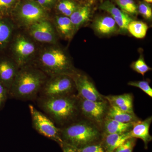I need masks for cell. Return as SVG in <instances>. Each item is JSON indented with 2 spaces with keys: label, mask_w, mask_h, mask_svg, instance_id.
<instances>
[{
  "label": "cell",
  "mask_w": 152,
  "mask_h": 152,
  "mask_svg": "<svg viewBox=\"0 0 152 152\" xmlns=\"http://www.w3.org/2000/svg\"><path fill=\"white\" fill-rule=\"evenodd\" d=\"M38 105L55 124L60 128L75 121L80 113L78 98L74 94L40 96L38 99Z\"/></svg>",
  "instance_id": "1"
},
{
  "label": "cell",
  "mask_w": 152,
  "mask_h": 152,
  "mask_svg": "<svg viewBox=\"0 0 152 152\" xmlns=\"http://www.w3.org/2000/svg\"><path fill=\"white\" fill-rule=\"evenodd\" d=\"M48 76L39 68L27 65L20 68L9 94L21 100H32L39 94Z\"/></svg>",
  "instance_id": "2"
},
{
  "label": "cell",
  "mask_w": 152,
  "mask_h": 152,
  "mask_svg": "<svg viewBox=\"0 0 152 152\" xmlns=\"http://www.w3.org/2000/svg\"><path fill=\"white\" fill-rule=\"evenodd\" d=\"M59 129L63 142L78 149L96 143L102 135L99 126L87 120L75 121Z\"/></svg>",
  "instance_id": "3"
},
{
  "label": "cell",
  "mask_w": 152,
  "mask_h": 152,
  "mask_svg": "<svg viewBox=\"0 0 152 152\" xmlns=\"http://www.w3.org/2000/svg\"><path fill=\"white\" fill-rule=\"evenodd\" d=\"M39 68L49 77L60 75L72 76L77 71L69 54L57 46L44 49L39 58Z\"/></svg>",
  "instance_id": "4"
},
{
  "label": "cell",
  "mask_w": 152,
  "mask_h": 152,
  "mask_svg": "<svg viewBox=\"0 0 152 152\" xmlns=\"http://www.w3.org/2000/svg\"><path fill=\"white\" fill-rule=\"evenodd\" d=\"M12 15L20 24L28 27L48 19V16L46 10L36 0H20Z\"/></svg>",
  "instance_id": "5"
},
{
  "label": "cell",
  "mask_w": 152,
  "mask_h": 152,
  "mask_svg": "<svg viewBox=\"0 0 152 152\" xmlns=\"http://www.w3.org/2000/svg\"><path fill=\"white\" fill-rule=\"evenodd\" d=\"M76 91L72 76L60 75L49 77L39 93L40 96L55 97L73 95Z\"/></svg>",
  "instance_id": "6"
},
{
  "label": "cell",
  "mask_w": 152,
  "mask_h": 152,
  "mask_svg": "<svg viewBox=\"0 0 152 152\" xmlns=\"http://www.w3.org/2000/svg\"><path fill=\"white\" fill-rule=\"evenodd\" d=\"M29 109L34 129L39 134L55 141L59 145L62 143L59 128L57 127L54 122L32 105H29Z\"/></svg>",
  "instance_id": "7"
},
{
  "label": "cell",
  "mask_w": 152,
  "mask_h": 152,
  "mask_svg": "<svg viewBox=\"0 0 152 152\" xmlns=\"http://www.w3.org/2000/svg\"><path fill=\"white\" fill-rule=\"evenodd\" d=\"M78 104L80 113L87 120L98 126L102 125L109 107L107 101H93L78 98Z\"/></svg>",
  "instance_id": "8"
},
{
  "label": "cell",
  "mask_w": 152,
  "mask_h": 152,
  "mask_svg": "<svg viewBox=\"0 0 152 152\" xmlns=\"http://www.w3.org/2000/svg\"><path fill=\"white\" fill-rule=\"evenodd\" d=\"M36 51L35 45L23 35L17 36L12 45L15 62L19 68L27 65Z\"/></svg>",
  "instance_id": "9"
},
{
  "label": "cell",
  "mask_w": 152,
  "mask_h": 152,
  "mask_svg": "<svg viewBox=\"0 0 152 152\" xmlns=\"http://www.w3.org/2000/svg\"><path fill=\"white\" fill-rule=\"evenodd\" d=\"M72 77L77 92L78 97L93 101L104 100L103 96L99 93L93 82L86 75L77 71Z\"/></svg>",
  "instance_id": "10"
},
{
  "label": "cell",
  "mask_w": 152,
  "mask_h": 152,
  "mask_svg": "<svg viewBox=\"0 0 152 152\" xmlns=\"http://www.w3.org/2000/svg\"><path fill=\"white\" fill-rule=\"evenodd\" d=\"M28 28L30 35L36 41L53 45L56 43L55 28L48 19L37 22Z\"/></svg>",
  "instance_id": "11"
},
{
  "label": "cell",
  "mask_w": 152,
  "mask_h": 152,
  "mask_svg": "<svg viewBox=\"0 0 152 152\" xmlns=\"http://www.w3.org/2000/svg\"><path fill=\"white\" fill-rule=\"evenodd\" d=\"M96 2H87L79 4L77 7L69 17L73 26L75 33L91 20Z\"/></svg>",
  "instance_id": "12"
},
{
  "label": "cell",
  "mask_w": 152,
  "mask_h": 152,
  "mask_svg": "<svg viewBox=\"0 0 152 152\" xmlns=\"http://www.w3.org/2000/svg\"><path fill=\"white\" fill-rule=\"evenodd\" d=\"M92 27L95 33L101 37L113 35L119 32V28L110 15H102L95 18Z\"/></svg>",
  "instance_id": "13"
},
{
  "label": "cell",
  "mask_w": 152,
  "mask_h": 152,
  "mask_svg": "<svg viewBox=\"0 0 152 152\" xmlns=\"http://www.w3.org/2000/svg\"><path fill=\"white\" fill-rule=\"evenodd\" d=\"M19 69L15 61L7 58L0 59V82L9 92Z\"/></svg>",
  "instance_id": "14"
},
{
  "label": "cell",
  "mask_w": 152,
  "mask_h": 152,
  "mask_svg": "<svg viewBox=\"0 0 152 152\" xmlns=\"http://www.w3.org/2000/svg\"><path fill=\"white\" fill-rule=\"evenodd\" d=\"M152 121V116H151L144 121L139 120L132 123V128L129 132L131 137L141 139L145 146H147L148 143L152 140V137L149 133Z\"/></svg>",
  "instance_id": "15"
},
{
  "label": "cell",
  "mask_w": 152,
  "mask_h": 152,
  "mask_svg": "<svg viewBox=\"0 0 152 152\" xmlns=\"http://www.w3.org/2000/svg\"><path fill=\"white\" fill-rule=\"evenodd\" d=\"M54 22L58 34L66 40H71L75 33L69 17L60 14L55 17Z\"/></svg>",
  "instance_id": "16"
},
{
  "label": "cell",
  "mask_w": 152,
  "mask_h": 152,
  "mask_svg": "<svg viewBox=\"0 0 152 152\" xmlns=\"http://www.w3.org/2000/svg\"><path fill=\"white\" fill-rule=\"evenodd\" d=\"M104 135L123 134L129 132L132 128V123H124L105 118L102 125Z\"/></svg>",
  "instance_id": "17"
},
{
  "label": "cell",
  "mask_w": 152,
  "mask_h": 152,
  "mask_svg": "<svg viewBox=\"0 0 152 152\" xmlns=\"http://www.w3.org/2000/svg\"><path fill=\"white\" fill-rule=\"evenodd\" d=\"M129 132L123 134H113L104 135L103 147L105 152H113L128 139L131 138Z\"/></svg>",
  "instance_id": "18"
},
{
  "label": "cell",
  "mask_w": 152,
  "mask_h": 152,
  "mask_svg": "<svg viewBox=\"0 0 152 152\" xmlns=\"http://www.w3.org/2000/svg\"><path fill=\"white\" fill-rule=\"evenodd\" d=\"M106 118L124 123H133L139 120L134 113H126L112 105L109 106Z\"/></svg>",
  "instance_id": "19"
},
{
  "label": "cell",
  "mask_w": 152,
  "mask_h": 152,
  "mask_svg": "<svg viewBox=\"0 0 152 152\" xmlns=\"http://www.w3.org/2000/svg\"><path fill=\"white\" fill-rule=\"evenodd\" d=\"M13 26L7 18L0 17V50L4 49L10 41Z\"/></svg>",
  "instance_id": "20"
},
{
  "label": "cell",
  "mask_w": 152,
  "mask_h": 152,
  "mask_svg": "<svg viewBox=\"0 0 152 152\" xmlns=\"http://www.w3.org/2000/svg\"><path fill=\"white\" fill-rule=\"evenodd\" d=\"M148 29V26L146 23L134 20L128 25L127 31L134 37L141 39L146 37Z\"/></svg>",
  "instance_id": "21"
},
{
  "label": "cell",
  "mask_w": 152,
  "mask_h": 152,
  "mask_svg": "<svg viewBox=\"0 0 152 152\" xmlns=\"http://www.w3.org/2000/svg\"><path fill=\"white\" fill-rule=\"evenodd\" d=\"M99 8L100 10L108 13L114 19L121 18L130 15L117 7L113 2L110 0L102 1L100 4Z\"/></svg>",
  "instance_id": "22"
},
{
  "label": "cell",
  "mask_w": 152,
  "mask_h": 152,
  "mask_svg": "<svg viewBox=\"0 0 152 152\" xmlns=\"http://www.w3.org/2000/svg\"><path fill=\"white\" fill-rule=\"evenodd\" d=\"M78 5L75 0H58L55 6L60 15L70 17Z\"/></svg>",
  "instance_id": "23"
},
{
  "label": "cell",
  "mask_w": 152,
  "mask_h": 152,
  "mask_svg": "<svg viewBox=\"0 0 152 152\" xmlns=\"http://www.w3.org/2000/svg\"><path fill=\"white\" fill-rule=\"evenodd\" d=\"M104 99L107 101L110 105L115 106L118 108L121 107L129 102H133V95L131 94L107 96Z\"/></svg>",
  "instance_id": "24"
},
{
  "label": "cell",
  "mask_w": 152,
  "mask_h": 152,
  "mask_svg": "<svg viewBox=\"0 0 152 152\" xmlns=\"http://www.w3.org/2000/svg\"><path fill=\"white\" fill-rule=\"evenodd\" d=\"M120 9L134 18L137 15V5L134 0H113Z\"/></svg>",
  "instance_id": "25"
},
{
  "label": "cell",
  "mask_w": 152,
  "mask_h": 152,
  "mask_svg": "<svg viewBox=\"0 0 152 152\" xmlns=\"http://www.w3.org/2000/svg\"><path fill=\"white\" fill-rule=\"evenodd\" d=\"M20 0H0V17L11 15Z\"/></svg>",
  "instance_id": "26"
},
{
  "label": "cell",
  "mask_w": 152,
  "mask_h": 152,
  "mask_svg": "<svg viewBox=\"0 0 152 152\" xmlns=\"http://www.w3.org/2000/svg\"><path fill=\"white\" fill-rule=\"evenodd\" d=\"M131 67L135 72L141 74L143 76L149 71L151 70V68L145 62L142 55H140L137 60L133 62L131 65Z\"/></svg>",
  "instance_id": "27"
},
{
  "label": "cell",
  "mask_w": 152,
  "mask_h": 152,
  "mask_svg": "<svg viewBox=\"0 0 152 152\" xmlns=\"http://www.w3.org/2000/svg\"><path fill=\"white\" fill-rule=\"evenodd\" d=\"M137 10L138 14L145 20L150 21H152V8L151 4L144 1H140L137 5Z\"/></svg>",
  "instance_id": "28"
},
{
  "label": "cell",
  "mask_w": 152,
  "mask_h": 152,
  "mask_svg": "<svg viewBox=\"0 0 152 152\" xmlns=\"http://www.w3.org/2000/svg\"><path fill=\"white\" fill-rule=\"evenodd\" d=\"M128 85L132 86L137 87L141 89L148 96L152 97V89L150 86L149 83L148 81H130L128 83Z\"/></svg>",
  "instance_id": "29"
},
{
  "label": "cell",
  "mask_w": 152,
  "mask_h": 152,
  "mask_svg": "<svg viewBox=\"0 0 152 152\" xmlns=\"http://www.w3.org/2000/svg\"><path fill=\"white\" fill-rule=\"evenodd\" d=\"M136 142V138H130L116 149L113 152H132Z\"/></svg>",
  "instance_id": "30"
},
{
  "label": "cell",
  "mask_w": 152,
  "mask_h": 152,
  "mask_svg": "<svg viewBox=\"0 0 152 152\" xmlns=\"http://www.w3.org/2000/svg\"><path fill=\"white\" fill-rule=\"evenodd\" d=\"M79 152H105L102 144L96 143L78 149Z\"/></svg>",
  "instance_id": "31"
},
{
  "label": "cell",
  "mask_w": 152,
  "mask_h": 152,
  "mask_svg": "<svg viewBox=\"0 0 152 152\" xmlns=\"http://www.w3.org/2000/svg\"><path fill=\"white\" fill-rule=\"evenodd\" d=\"M9 92L7 88L0 82V108L4 106L7 99Z\"/></svg>",
  "instance_id": "32"
},
{
  "label": "cell",
  "mask_w": 152,
  "mask_h": 152,
  "mask_svg": "<svg viewBox=\"0 0 152 152\" xmlns=\"http://www.w3.org/2000/svg\"><path fill=\"white\" fill-rule=\"evenodd\" d=\"M40 5L48 10L55 7L58 0H36Z\"/></svg>",
  "instance_id": "33"
},
{
  "label": "cell",
  "mask_w": 152,
  "mask_h": 152,
  "mask_svg": "<svg viewBox=\"0 0 152 152\" xmlns=\"http://www.w3.org/2000/svg\"><path fill=\"white\" fill-rule=\"evenodd\" d=\"M60 145L62 149L63 152H79L78 149L63 142Z\"/></svg>",
  "instance_id": "34"
},
{
  "label": "cell",
  "mask_w": 152,
  "mask_h": 152,
  "mask_svg": "<svg viewBox=\"0 0 152 152\" xmlns=\"http://www.w3.org/2000/svg\"><path fill=\"white\" fill-rule=\"evenodd\" d=\"M75 1L77 2L78 4H80L89 1H94L96 2L97 0H75Z\"/></svg>",
  "instance_id": "35"
},
{
  "label": "cell",
  "mask_w": 152,
  "mask_h": 152,
  "mask_svg": "<svg viewBox=\"0 0 152 152\" xmlns=\"http://www.w3.org/2000/svg\"><path fill=\"white\" fill-rule=\"evenodd\" d=\"M144 1L149 4H151L152 3V0H144Z\"/></svg>",
  "instance_id": "36"
}]
</instances>
